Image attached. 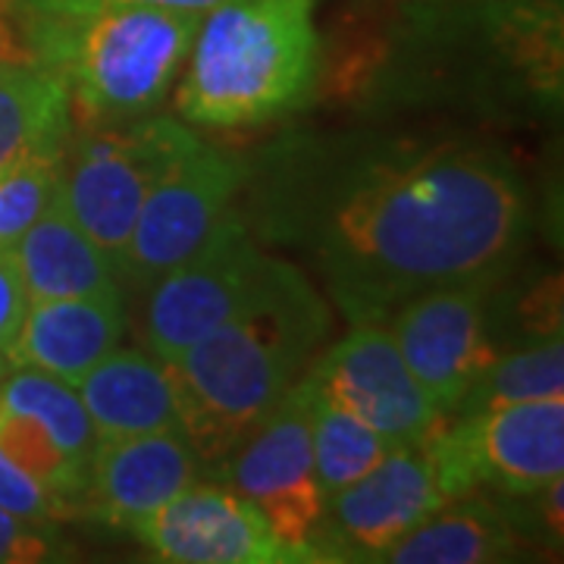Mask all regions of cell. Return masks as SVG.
Instances as JSON below:
<instances>
[{
  "instance_id": "6da1fadb",
  "label": "cell",
  "mask_w": 564,
  "mask_h": 564,
  "mask_svg": "<svg viewBox=\"0 0 564 564\" xmlns=\"http://www.w3.org/2000/svg\"><path fill=\"white\" fill-rule=\"evenodd\" d=\"M524 226L521 182L499 154L436 141L292 163L263 192L261 232L304 251L355 326L436 285L496 280Z\"/></svg>"
},
{
  "instance_id": "7a4b0ae2",
  "label": "cell",
  "mask_w": 564,
  "mask_h": 564,
  "mask_svg": "<svg viewBox=\"0 0 564 564\" xmlns=\"http://www.w3.org/2000/svg\"><path fill=\"white\" fill-rule=\"evenodd\" d=\"M329 302L285 258L251 299L170 364L180 430L198 462L217 464L299 383L329 336Z\"/></svg>"
},
{
  "instance_id": "3957f363",
  "label": "cell",
  "mask_w": 564,
  "mask_h": 564,
  "mask_svg": "<svg viewBox=\"0 0 564 564\" xmlns=\"http://www.w3.org/2000/svg\"><path fill=\"white\" fill-rule=\"evenodd\" d=\"M41 66L66 85L73 126L135 120L161 107L188 61L202 13L144 3L35 7L25 0Z\"/></svg>"
},
{
  "instance_id": "277c9868",
  "label": "cell",
  "mask_w": 564,
  "mask_h": 564,
  "mask_svg": "<svg viewBox=\"0 0 564 564\" xmlns=\"http://www.w3.org/2000/svg\"><path fill=\"white\" fill-rule=\"evenodd\" d=\"M321 0H220L202 13L176 104L182 120L248 129L299 110L317 82Z\"/></svg>"
},
{
  "instance_id": "5b68a950",
  "label": "cell",
  "mask_w": 564,
  "mask_h": 564,
  "mask_svg": "<svg viewBox=\"0 0 564 564\" xmlns=\"http://www.w3.org/2000/svg\"><path fill=\"white\" fill-rule=\"evenodd\" d=\"M198 141L173 117L144 113L135 120L88 126L79 141L66 144L61 204L117 270L141 204Z\"/></svg>"
},
{
  "instance_id": "8992f818",
  "label": "cell",
  "mask_w": 564,
  "mask_h": 564,
  "mask_svg": "<svg viewBox=\"0 0 564 564\" xmlns=\"http://www.w3.org/2000/svg\"><path fill=\"white\" fill-rule=\"evenodd\" d=\"M217 470L223 484L242 492L267 518L289 562H323L326 496L314 467L311 392L304 377L217 464Z\"/></svg>"
},
{
  "instance_id": "52a82bcc",
  "label": "cell",
  "mask_w": 564,
  "mask_h": 564,
  "mask_svg": "<svg viewBox=\"0 0 564 564\" xmlns=\"http://www.w3.org/2000/svg\"><path fill=\"white\" fill-rule=\"evenodd\" d=\"M430 445L452 499L480 486L533 499L564 477V399L448 414Z\"/></svg>"
},
{
  "instance_id": "ba28073f",
  "label": "cell",
  "mask_w": 564,
  "mask_h": 564,
  "mask_svg": "<svg viewBox=\"0 0 564 564\" xmlns=\"http://www.w3.org/2000/svg\"><path fill=\"white\" fill-rule=\"evenodd\" d=\"M270 261L273 254L261 248L251 220L232 204L195 254L144 289L148 351L176 361L251 299Z\"/></svg>"
},
{
  "instance_id": "9c48e42d",
  "label": "cell",
  "mask_w": 564,
  "mask_h": 564,
  "mask_svg": "<svg viewBox=\"0 0 564 564\" xmlns=\"http://www.w3.org/2000/svg\"><path fill=\"white\" fill-rule=\"evenodd\" d=\"M304 380L321 399L367 423L395 448L430 440L445 423L443 411L408 370L386 323H355L311 361Z\"/></svg>"
},
{
  "instance_id": "30bf717a",
  "label": "cell",
  "mask_w": 564,
  "mask_h": 564,
  "mask_svg": "<svg viewBox=\"0 0 564 564\" xmlns=\"http://www.w3.org/2000/svg\"><path fill=\"white\" fill-rule=\"evenodd\" d=\"M248 182V166L198 141L141 204L126 245L120 280L144 292L176 263L195 254L214 226L236 204Z\"/></svg>"
},
{
  "instance_id": "8fae6325",
  "label": "cell",
  "mask_w": 564,
  "mask_h": 564,
  "mask_svg": "<svg viewBox=\"0 0 564 564\" xmlns=\"http://www.w3.org/2000/svg\"><path fill=\"white\" fill-rule=\"evenodd\" d=\"M445 502L452 496L430 440L399 445L326 502L323 562H380Z\"/></svg>"
},
{
  "instance_id": "7c38bea8",
  "label": "cell",
  "mask_w": 564,
  "mask_h": 564,
  "mask_svg": "<svg viewBox=\"0 0 564 564\" xmlns=\"http://www.w3.org/2000/svg\"><path fill=\"white\" fill-rule=\"evenodd\" d=\"M489 282L492 280L436 285L404 302L386 321L408 370L445 417L499 355L486 323Z\"/></svg>"
},
{
  "instance_id": "4fadbf2b",
  "label": "cell",
  "mask_w": 564,
  "mask_h": 564,
  "mask_svg": "<svg viewBox=\"0 0 564 564\" xmlns=\"http://www.w3.org/2000/svg\"><path fill=\"white\" fill-rule=\"evenodd\" d=\"M158 562L285 564L289 555L261 511L226 484L185 486L180 496L132 527Z\"/></svg>"
},
{
  "instance_id": "5bb4252c",
  "label": "cell",
  "mask_w": 564,
  "mask_h": 564,
  "mask_svg": "<svg viewBox=\"0 0 564 564\" xmlns=\"http://www.w3.org/2000/svg\"><path fill=\"white\" fill-rule=\"evenodd\" d=\"M198 455L182 430L101 440L82 499L79 518L129 530L180 496L198 477Z\"/></svg>"
},
{
  "instance_id": "9a60e30c",
  "label": "cell",
  "mask_w": 564,
  "mask_h": 564,
  "mask_svg": "<svg viewBox=\"0 0 564 564\" xmlns=\"http://www.w3.org/2000/svg\"><path fill=\"white\" fill-rule=\"evenodd\" d=\"M122 302L126 295L29 302L20 329L7 348V361L76 386L95 364L122 343L126 336Z\"/></svg>"
},
{
  "instance_id": "2e32d148",
  "label": "cell",
  "mask_w": 564,
  "mask_h": 564,
  "mask_svg": "<svg viewBox=\"0 0 564 564\" xmlns=\"http://www.w3.org/2000/svg\"><path fill=\"white\" fill-rule=\"evenodd\" d=\"M98 440L180 430L170 364L154 351L117 345L76 383Z\"/></svg>"
},
{
  "instance_id": "e0dca14e",
  "label": "cell",
  "mask_w": 564,
  "mask_h": 564,
  "mask_svg": "<svg viewBox=\"0 0 564 564\" xmlns=\"http://www.w3.org/2000/svg\"><path fill=\"white\" fill-rule=\"evenodd\" d=\"M13 258L20 263L29 302L122 295L117 263L66 214L61 195L17 242Z\"/></svg>"
},
{
  "instance_id": "ac0fdd59",
  "label": "cell",
  "mask_w": 564,
  "mask_h": 564,
  "mask_svg": "<svg viewBox=\"0 0 564 564\" xmlns=\"http://www.w3.org/2000/svg\"><path fill=\"white\" fill-rule=\"evenodd\" d=\"M518 521L502 505L474 499L445 502L423 524L386 552L380 562L392 564H489L508 562L521 552Z\"/></svg>"
},
{
  "instance_id": "d6986e66",
  "label": "cell",
  "mask_w": 564,
  "mask_h": 564,
  "mask_svg": "<svg viewBox=\"0 0 564 564\" xmlns=\"http://www.w3.org/2000/svg\"><path fill=\"white\" fill-rule=\"evenodd\" d=\"M73 113L66 85L47 66H20L0 76V166L32 148L66 141Z\"/></svg>"
},
{
  "instance_id": "ffe728a7",
  "label": "cell",
  "mask_w": 564,
  "mask_h": 564,
  "mask_svg": "<svg viewBox=\"0 0 564 564\" xmlns=\"http://www.w3.org/2000/svg\"><path fill=\"white\" fill-rule=\"evenodd\" d=\"M540 399H564L562 336L533 339L511 355H496L452 414H474Z\"/></svg>"
},
{
  "instance_id": "44dd1931",
  "label": "cell",
  "mask_w": 564,
  "mask_h": 564,
  "mask_svg": "<svg viewBox=\"0 0 564 564\" xmlns=\"http://www.w3.org/2000/svg\"><path fill=\"white\" fill-rule=\"evenodd\" d=\"M0 404L35 417L66 448L69 458L91 467V455L101 440L76 386L41 370L10 367V373L0 383Z\"/></svg>"
},
{
  "instance_id": "7402d4cb",
  "label": "cell",
  "mask_w": 564,
  "mask_h": 564,
  "mask_svg": "<svg viewBox=\"0 0 564 564\" xmlns=\"http://www.w3.org/2000/svg\"><path fill=\"white\" fill-rule=\"evenodd\" d=\"M307 383V380H304ZM311 448H314V467L321 480L326 502L364 477L370 467L383 462L386 455L395 448L377 430H370L358 417L345 414L343 408L321 399L311 386Z\"/></svg>"
},
{
  "instance_id": "603a6c76",
  "label": "cell",
  "mask_w": 564,
  "mask_h": 564,
  "mask_svg": "<svg viewBox=\"0 0 564 564\" xmlns=\"http://www.w3.org/2000/svg\"><path fill=\"white\" fill-rule=\"evenodd\" d=\"M66 144L69 139L51 141L0 166V251H13L32 223L57 202Z\"/></svg>"
},
{
  "instance_id": "cb8c5ba5",
  "label": "cell",
  "mask_w": 564,
  "mask_h": 564,
  "mask_svg": "<svg viewBox=\"0 0 564 564\" xmlns=\"http://www.w3.org/2000/svg\"><path fill=\"white\" fill-rule=\"evenodd\" d=\"M0 508L29 524L57 527L66 521L61 502L39 480H32L20 464L10 462L3 452H0Z\"/></svg>"
},
{
  "instance_id": "d4e9b609",
  "label": "cell",
  "mask_w": 564,
  "mask_h": 564,
  "mask_svg": "<svg viewBox=\"0 0 564 564\" xmlns=\"http://www.w3.org/2000/svg\"><path fill=\"white\" fill-rule=\"evenodd\" d=\"M57 527L29 524L0 508V564H35L63 558Z\"/></svg>"
},
{
  "instance_id": "484cf974",
  "label": "cell",
  "mask_w": 564,
  "mask_h": 564,
  "mask_svg": "<svg viewBox=\"0 0 564 564\" xmlns=\"http://www.w3.org/2000/svg\"><path fill=\"white\" fill-rule=\"evenodd\" d=\"M20 66H39L25 0H0V76Z\"/></svg>"
},
{
  "instance_id": "4316f807",
  "label": "cell",
  "mask_w": 564,
  "mask_h": 564,
  "mask_svg": "<svg viewBox=\"0 0 564 564\" xmlns=\"http://www.w3.org/2000/svg\"><path fill=\"white\" fill-rule=\"evenodd\" d=\"M25 307H29V292L22 282L20 263L13 258V251H0V351L3 355L20 329Z\"/></svg>"
},
{
  "instance_id": "83f0119b",
  "label": "cell",
  "mask_w": 564,
  "mask_h": 564,
  "mask_svg": "<svg viewBox=\"0 0 564 564\" xmlns=\"http://www.w3.org/2000/svg\"><path fill=\"white\" fill-rule=\"evenodd\" d=\"M35 7H91V3H144L163 10H185V13H207L220 0H29Z\"/></svg>"
},
{
  "instance_id": "f1b7e54d",
  "label": "cell",
  "mask_w": 564,
  "mask_h": 564,
  "mask_svg": "<svg viewBox=\"0 0 564 564\" xmlns=\"http://www.w3.org/2000/svg\"><path fill=\"white\" fill-rule=\"evenodd\" d=\"M10 367H13V364L7 361V355H3V351H0V383H3V377H7V373H10Z\"/></svg>"
}]
</instances>
